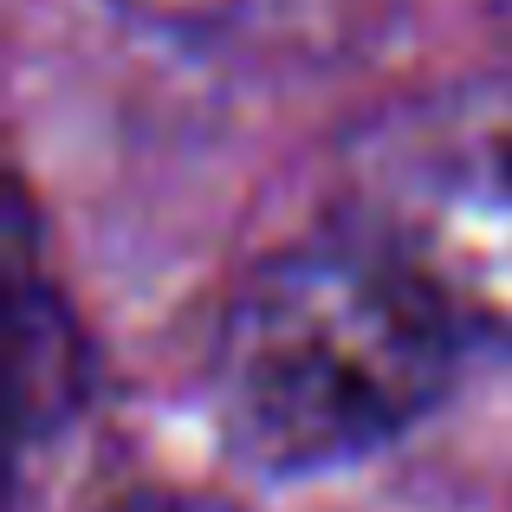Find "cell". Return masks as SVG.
Returning <instances> with one entry per match:
<instances>
[{
    "label": "cell",
    "mask_w": 512,
    "mask_h": 512,
    "mask_svg": "<svg viewBox=\"0 0 512 512\" xmlns=\"http://www.w3.org/2000/svg\"><path fill=\"white\" fill-rule=\"evenodd\" d=\"M104 512H240L227 493H208V487H130V493H117Z\"/></svg>",
    "instance_id": "5b68a950"
},
{
    "label": "cell",
    "mask_w": 512,
    "mask_h": 512,
    "mask_svg": "<svg viewBox=\"0 0 512 512\" xmlns=\"http://www.w3.org/2000/svg\"><path fill=\"white\" fill-rule=\"evenodd\" d=\"M20 266V402H26V441L39 435L46 422H59L65 409L78 402V376H85V350H78V331L65 318L59 292L46 279L26 273V260L13 253Z\"/></svg>",
    "instance_id": "3957f363"
},
{
    "label": "cell",
    "mask_w": 512,
    "mask_h": 512,
    "mask_svg": "<svg viewBox=\"0 0 512 512\" xmlns=\"http://www.w3.org/2000/svg\"><path fill=\"white\" fill-rule=\"evenodd\" d=\"M461 344L383 240H305L260 260L214 318V428L273 480L370 461L435 415Z\"/></svg>",
    "instance_id": "6da1fadb"
},
{
    "label": "cell",
    "mask_w": 512,
    "mask_h": 512,
    "mask_svg": "<svg viewBox=\"0 0 512 512\" xmlns=\"http://www.w3.org/2000/svg\"><path fill=\"white\" fill-rule=\"evenodd\" d=\"M117 7L150 26H169V33H227V26L253 20L273 0H117Z\"/></svg>",
    "instance_id": "277c9868"
},
{
    "label": "cell",
    "mask_w": 512,
    "mask_h": 512,
    "mask_svg": "<svg viewBox=\"0 0 512 512\" xmlns=\"http://www.w3.org/2000/svg\"><path fill=\"white\" fill-rule=\"evenodd\" d=\"M493 13H500V20L512 26V0H493Z\"/></svg>",
    "instance_id": "8992f818"
},
{
    "label": "cell",
    "mask_w": 512,
    "mask_h": 512,
    "mask_svg": "<svg viewBox=\"0 0 512 512\" xmlns=\"http://www.w3.org/2000/svg\"><path fill=\"white\" fill-rule=\"evenodd\" d=\"M461 338L512 350V137L435 163L383 240Z\"/></svg>",
    "instance_id": "7a4b0ae2"
}]
</instances>
